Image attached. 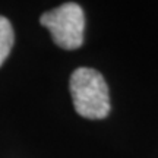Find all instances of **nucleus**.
<instances>
[{"instance_id":"obj_1","label":"nucleus","mask_w":158,"mask_h":158,"mask_svg":"<svg viewBox=\"0 0 158 158\" xmlns=\"http://www.w3.org/2000/svg\"><path fill=\"white\" fill-rule=\"evenodd\" d=\"M70 94L79 116L100 120L110 113V94L107 82L98 70L78 68L70 76Z\"/></svg>"},{"instance_id":"obj_2","label":"nucleus","mask_w":158,"mask_h":158,"mask_svg":"<svg viewBox=\"0 0 158 158\" xmlns=\"http://www.w3.org/2000/svg\"><path fill=\"white\" fill-rule=\"evenodd\" d=\"M40 22L50 31L53 41L64 50H76L84 43L85 13L78 3H63L45 12Z\"/></svg>"},{"instance_id":"obj_3","label":"nucleus","mask_w":158,"mask_h":158,"mask_svg":"<svg viewBox=\"0 0 158 158\" xmlns=\"http://www.w3.org/2000/svg\"><path fill=\"white\" fill-rule=\"evenodd\" d=\"M13 41H15V34L12 23L5 16H0V66L9 56L13 47Z\"/></svg>"}]
</instances>
